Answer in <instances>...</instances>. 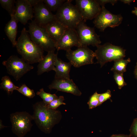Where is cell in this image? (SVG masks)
I'll use <instances>...</instances> for the list:
<instances>
[{
  "label": "cell",
  "mask_w": 137,
  "mask_h": 137,
  "mask_svg": "<svg viewBox=\"0 0 137 137\" xmlns=\"http://www.w3.org/2000/svg\"><path fill=\"white\" fill-rule=\"evenodd\" d=\"M48 87L50 90L55 89L58 91L70 93L76 96H80L82 94L73 80L70 79L55 78Z\"/></svg>",
  "instance_id": "15"
},
{
  "label": "cell",
  "mask_w": 137,
  "mask_h": 137,
  "mask_svg": "<svg viewBox=\"0 0 137 137\" xmlns=\"http://www.w3.org/2000/svg\"><path fill=\"white\" fill-rule=\"evenodd\" d=\"M113 77L119 89H121L127 85V83L125 81L123 74L114 73Z\"/></svg>",
  "instance_id": "28"
},
{
  "label": "cell",
  "mask_w": 137,
  "mask_h": 137,
  "mask_svg": "<svg viewBox=\"0 0 137 137\" xmlns=\"http://www.w3.org/2000/svg\"><path fill=\"white\" fill-rule=\"evenodd\" d=\"M32 115L26 111L18 112L11 114L10 120L12 132L18 137H23L29 131L32 124Z\"/></svg>",
  "instance_id": "6"
},
{
  "label": "cell",
  "mask_w": 137,
  "mask_h": 137,
  "mask_svg": "<svg viewBox=\"0 0 137 137\" xmlns=\"http://www.w3.org/2000/svg\"><path fill=\"white\" fill-rule=\"evenodd\" d=\"M134 73L135 78L137 79V62L135 68Z\"/></svg>",
  "instance_id": "35"
},
{
  "label": "cell",
  "mask_w": 137,
  "mask_h": 137,
  "mask_svg": "<svg viewBox=\"0 0 137 137\" xmlns=\"http://www.w3.org/2000/svg\"><path fill=\"white\" fill-rule=\"evenodd\" d=\"M2 64L6 67L7 73L18 81L25 74L33 68V67L25 61L22 58L12 55L7 60L3 61Z\"/></svg>",
  "instance_id": "7"
},
{
  "label": "cell",
  "mask_w": 137,
  "mask_h": 137,
  "mask_svg": "<svg viewBox=\"0 0 137 137\" xmlns=\"http://www.w3.org/2000/svg\"><path fill=\"white\" fill-rule=\"evenodd\" d=\"M15 47L22 58L30 64L39 63L44 57V51L31 40L25 27L22 29Z\"/></svg>",
  "instance_id": "2"
},
{
  "label": "cell",
  "mask_w": 137,
  "mask_h": 137,
  "mask_svg": "<svg viewBox=\"0 0 137 137\" xmlns=\"http://www.w3.org/2000/svg\"><path fill=\"white\" fill-rule=\"evenodd\" d=\"M129 131L130 137H137V118L133 120Z\"/></svg>",
  "instance_id": "30"
},
{
  "label": "cell",
  "mask_w": 137,
  "mask_h": 137,
  "mask_svg": "<svg viewBox=\"0 0 137 137\" xmlns=\"http://www.w3.org/2000/svg\"><path fill=\"white\" fill-rule=\"evenodd\" d=\"M99 94L96 92L94 93L90 97L87 103L89 106V109H92L99 106Z\"/></svg>",
  "instance_id": "27"
},
{
  "label": "cell",
  "mask_w": 137,
  "mask_h": 137,
  "mask_svg": "<svg viewBox=\"0 0 137 137\" xmlns=\"http://www.w3.org/2000/svg\"><path fill=\"white\" fill-rule=\"evenodd\" d=\"M132 13L137 16V7L134 8V9L132 11Z\"/></svg>",
  "instance_id": "36"
},
{
  "label": "cell",
  "mask_w": 137,
  "mask_h": 137,
  "mask_svg": "<svg viewBox=\"0 0 137 137\" xmlns=\"http://www.w3.org/2000/svg\"><path fill=\"white\" fill-rule=\"evenodd\" d=\"M34 20L39 25L43 27L56 20L55 14L47 7L43 0L33 7Z\"/></svg>",
  "instance_id": "14"
},
{
  "label": "cell",
  "mask_w": 137,
  "mask_h": 137,
  "mask_svg": "<svg viewBox=\"0 0 137 137\" xmlns=\"http://www.w3.org/2000/svg\"><path fill=\"white\" fill-rule=\"evenodd\" d=\"M17 90L24 96L29 98H32L35 96V93L34 90L30 89L25 84H23L20 87H19Z\"/></svg>",
  "instance_id": "25"
},
{
  "label": "cell",
  "mask_w": 137,
  "mask_h": 137,
  "mask_svg": "<svg viewBox=\"0 0 137 137\" xmlns=\"http://www.w3.org/2000/svg\"><path fill=\"white\" fill-rule=\"evenodd\" d=\"M76 5L85 22L92 20L99 14L101 7L96 0H76Z\"/></svg>",
  "instance_id": "11"
},
{
  "label": "cell",
  "mask_w": 137,
  "mask_h": 137,
  "mask_svg": "<svg viewBox=\"0 0 137 137\" xmlns=\"http://www.w3.org/2000/svg\"><path fill=\"white\" fill-rule=\"evenodd\" d=\"M64 100L63 96H61L57 98L54 100L47 105L48 107L50 108L56 109L59 106L62 105H65V103L63 102Z\"/></svg>",
  "instance_id": "26"
},
{
  "label": "cell",
  "mask_w": 137,
  "mask_h": 137,
  "mask_svg": "<svg viewBox=\"0 0 137 137\" xmlns=\"http://www.w3.org/2000/svg\"><path fill=\"white\" fill-rule=\"evenodd\" d=\"M56 43L64 33L66 28L56 20L43 26Z\"/></svg>",
  "instance_id": "17"
},
{
  "label": "cell",
  "mask_w": 137,
  "mask_h": 137,
  "mask_svg": "<svg viewBox=\"0 0 137 137\" xmlns=\"http://www.w3.org/2000/svg\"><path fill=\"white\" fill-rule=\"evenodd\" d=\"M2 82L0 84V88L6 91L8 94L10 93H12L14 90H17L19 87L16 86L11 80L8 76H5L1 79Z\"/></svg>",
  "instance_id": "20"
},
{
  "label": "cell",
  "mask_w": 137,
  "mask_h": 137,
  "mask_svg": "<svg viewBox=\"0 0 137 137\" xmlns=\"http://www.w3.org/2000/svg\"><path fill=\"white\" fill-rule=\"evenodd\" d=\"M55 51L48 52L43 59L39 63L37 66V75H40L45 72L51 71H54L56 59L57 56V53L55 54Z\"/></svg>",
  "instance_id": "16"
},
{
  "label": "cell",
  "mask_w": 137,
  "mask_h": 137,
  "mask_svg": "<svg viewBox=\"0 0 137 137\" xmlns=\"http://www.w3.org/2000/svg\"><path fill=\"white\" fill-rule=\"evenodd\" d=\"M11 19L6 25L4 30L13 46L14 47L15 46L17 42L16 38L18 22L15 18L14 15L11 16Z\"/></svg>",
  "instance_id": "19"
},
{
  "label": "cell",
  "mask_w": 137,
  "mask_h": 137,
  "mask_svg": "<svg viewBox=\"0 0 137 137\" xmlns=\"http://www.w3.org/2000/svg\"><path fill=\"white\" fill-rule=\"evenodd\" d=\"M43 101L37 102L33 106V120L39 128L46 134H49L62 117L61 112L50 108Z\"/></svg>",
  "instance_id": "1"
},
{
  "label": "cell",
  "mask_w": 137,
  "mask_h": 137,
  "mask_svg": "<svg viewBox=\"0 0 137 137\" xmlns=\"http://www.w3.org/2000/svg\"><path fill=\"white\" fill-rule=\"evenodd\" d=\"M72 1L66 0L57 11L55 15L56 20L66 28L76 29L83 20L76 5L71 3Z\"/></svg>",
  "instance_id": "3"
},
{
  "label": "cell",
  "mask_w": 137,
  "mask_h": 137,
  "mask_svg": "<svg viewBox=\"0 0 137 137\" xmlns=\"http://www.w3.org/2000/svg\"><path fill=\"white\" fill-rule=\"evenodd\" d=\"M37 95L39 96L43 100L45 104H48L58 97L55 94H51L45 92L43 88L41 89L36 93Z\"/></svg>",
  "instance_id": "24"
},
{
  "label": "cell",
  "mask_w": 137,
  "mask_h": 137,
  "mask_svg": "<svg viewBox=\"0 0 137 137\" xmlns=\"http://www.w3.org/2000/svg\"><path fill=\"white\" fill-rule=\"evenodd\" d=\"M72 64L62 61L57 56L55 63V78L70 79V72Z\"/></svg>",
  "instance_id": "18"
},
{
  "label": "cell",
  "mask_w": 137,
  "mask_h": 137,
  "mask_svg": "<svg viewBox=\"0 0 137 137\" xmlns=\"http://www.w3.org/2000/svg\"><path fill=\"white\" fill-rule=\"evenodd\" d=\"M31 6L33 7L42 1V0H28Z\"/></svg>",
  "instance_id": "32"
},
{
  "label": "cell",
  "mask_w": 137,
  "mask_h": 137,
  "mask_svg": "<svg viewBox=\"0 0 137 137\" xmlns=\"http://www.w3.org/2000/svg\"><path fill=\"white\" fill-rule=\"evenodd\" d=\"M66 57L74 66L79 67L94 63L95 52L87 46H82L73 50L66 51Z\"/></svg>",
  "instance_id": "8"
},
{
  "label": "cell",
  "mask_w": 137,
  "mask_h": 137,
  "mask_svg": "<svg viewBox=\"0 0 137 137\" xmlns=\"http://www.w3.org/2000/svg\"><path fill=\"white\" fill-rule=\"evenodd\" d=\"M15 0H0V4L3 8L6 10L11 16L14 15L15 8Z\"/></svg>",
  "instance_id": "22"
},
{
  "label": "cell",
  "mask_w": 137,
  "mask_h": 137,
  "mask_svg": "<svg viewBox=\"0 0 137 137\" xmlns=\"http://www.w3.org/2000/svg\"><path fill=\"white\" fill-rule=\"evenodd\" d=\"M96 47L94 52L97 60L96 63L99 64L101 67L107 62L124 59L126 56L125 49L109 43L99 45Z\"/></svg>",
  "instance_id": "5"
},
{
  "label": "cell",
  "mask_w": 137,
  "mask_h": 137,
  "mask_svg": "<svg viewBox=\"0 0 137 137\" xmlns=\"http://www.w3.org/2000/svg\"><path fill=\"white\" fill-rule=\"evenodd\" d=\"M121 1L124 4H127L130 5V3L132 2H134V1L133 0H121Z\"/></svg>",
  "instance_id": "34"
},
{
  "label": "cell",
  "mask_w": 137,
  "mask_h": 137,
  "mask_svg": "<svg viewBox=\"0 0 137 137\" xmlns=\"http://www.w3.org/2000/svg\"><path fill=\"white\" fill-rule=\"evenodd\" d=\"M7 126H6L4 125L2 123V120H0V129L1 130L2 129L4 128V127H7Z\"/></svg>",
  "instance_id": "37"
},
{
  "label": "cell",
  "mask_w": 137,
  "mask_h": 137,
  "mask_svg": "<svg viewBox=\"0 0 137 137\" xmlns=\"http://www.w3.org/2000/svg\"><path fill=\"white\" fill-rule=\"evenodd\" d=\"M101 6H105V5L107 3H110L112 5H114L116 3L117 0H96Z\"/></svg>",
  "instance_id": "31"
},
{
  "label": "cell",
  "mask_w": 137,
  "mask_h": 137,
  "mask_svg": "<svg viewBox=\"0 0 137 137\" xmlns=\"http://www.w3.org/2000/svg\"><path fill=\"white\" fill-rule=\"evenodd\" d=\"M101 7L100 11L93 21L95 26L100 31L104 32L109 27L114 28L121 23L123 17L121 14H113L108 10L105 6Z\"/></svg>",
  "instance_id": "9"
},
{
  "label": "cell",
  "mask_w": 137,
  "mask_h": 137,
  "mask_svg": "<svg viewBox=\"0 0 137 137\" xmlns=\"http://www.w3.org/2000/svg\"><path fill=\"white\" fill-rule=\"evenodd\" d=\"M110 137H131L130 135L123 134H114L112 135Z\"/></svg>",
  "instance_id": "33"
},
{
  "label": "cell",
  "mask_w": 137,
  "mask_h": 137,
  "mask_svg": "<svg viewBox=\"0 0 137 137\" xmlns=\"http://www.w3.org/2000/svg\"><path fill=\"white\" fill-rule=\"evenodd\" d=\"M28 31L31 40L44 51H55L56 43L45 28L37 24L34 20L29 23Z\"/></svg>",
  "instance_id": "4"
},
{
  "label": "cell",
  "mask_w": 137,
  "mask_h": 137,
  "mask_svg": "<svg viewBox=\"0 0 137 137\" xmlns=\"http://www.w3.org/2000/svg\"><path fill=\"white\" fill-rule=\"evenodd\" d=\"M74 46L81 47L79 40L76 29L66 28L64 33L56 44L58 51L63 50H68Z\"/></svg>",
  "instance_id": "12"
},
{
  "label": "cell",
  "mask_w": 137,
  "mask_h": 137,
  "mask_svg": "<svg viewBox=\"0 0 137 137\" xmlns=\"http://www.w3.org/2000/svg\"><path fill=\"white\" fill-rule=\"evenodd\" d=\"M15 4L14 16L18 22L25 25L34 17L33 7L28 0H17Z\"/></svg>",
  "instance_id": "13"
},
{
  "label": "cell",
  "mask_w": 137,
  "mask_h": 137,
  "mask_svg": "<svg viewBox=\"0 0 137 137\" xmlns=\"http://www.w3.org/2000/svg\"><path fill=\"white\" fill-rule=\"evenodd\" d=\"M130 61V58H129L126 59H123L115 61L111 70L114 73L123 74L126 71L127 65Z\"/></svg>",
  "instance_id": "21"
},
{
  "label": "cell",
  "mask_w": 137,
  "mask_h": 137,
  "mask_svg": "<svg viewBox=\"0 0 137 137\" xmlns=\"http://www.w3.org/2000/svg\"><path fill=\"white\" fill-rule=\"evenodd\" d=\"M66 0H43L44 3L52 12L57 11Z\"/></svg>",
  "instance_id": "23"
},
{
  "label": "cell",
  "mask_w": 137,
  "mask_h": 137,
  "mask_svg": "<svg viewBox=\"0 0 137 137\" xmlns=\"http://www.w3.org/2000/svg\"><path fill=\"white\" fill-rule=\"evenodd\" d=\"M83 21L81 22L76 29L81 46L91 45L97 46L101 43L99 36L96 33L94 28L88 26Z\"/></svg>",
  "instance_id": "10"
},
{
  "label": "cell",
  "mask_w": 137,
  "mask_h": 137,
  "mask_svg": "<svg viewBox=\"0 0 137 137\" xmlns=\"http://www.w3.org/2000/svg\"><path fill=\"white\" fill-rule=\"evenodd\" d=\"M111 96V91L108 90L105 93L99 94L98 100L99 101V106L108 99H110Z\"/></svg>",
  "instance_id": "29"
}]
</instances>
